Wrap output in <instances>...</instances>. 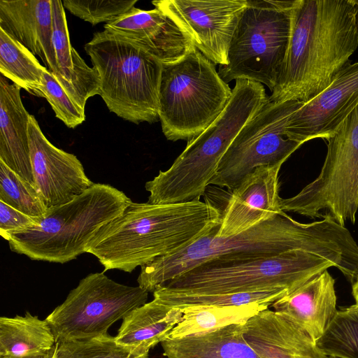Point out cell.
Returning a JSON list of instances; mask_svg holds the SVG:
<instances>
[{"label": "cell", "mask_w": 358, "mask_h": 358, "mask_svg": "<svg viewBox=\"0 0 358 358\" xmlns=\"http://www.w3.org/2000/svg\"><path fill=\"white\" fill-rule=\"evenodd\" d=\"M331 262L294 250L243 259H213L158 286L176 293L212 294L281 289L288 294L329 268Z\"/></svg>", "instance_id": "cell-7"}, {"label": "cell", "mask_w": 358, "mask_h": 358, "mask_svg": "<svg viewBox=\"0 0 358 358\" xmlns=\"http://www.w3.org/2000/svg\"><path fill=\"white\" fill-rule=\"evenodd\" d=\"M345 308L350 311H358V303H355Z\"/></svg>", "instance_id": "cell-39"}, {"label": "cell", "mask_w": 358, "mask_h": 358, "mask_svg": "<svg viewBox=\"0 0 358 358\" xmlns=\"http://www.w3.org/2000/svg\"><path fill=\"white\" fill-rule=\"evenodd\" d=\"M152 3L184 29L194 47L214 64H228L230 43L248 0H156Z\"/></svg>", "instance_id": "cell-13"}, {"label": "cell", "mask_w": 358, "mask_h": 358, "mask_svg": "<svg viewBox=\"0 0 358 358\" xmlns=\"http://www.w3.org/2000/svg\"><path fill=\"white\" fill-rule=\"evenodd\" d=\"M161 345L167 358H261L244 338L243 324L180 338H166Z\"/></svg>", "instance_id": "cell-23"}, {"label": "cell", "mask_w": 358, "mask_h": 358, "mask_svg": "<svg viewBox=\"0 0 358 358\" xmlns=\"http://www.w3.org/2000/svg\"><path fill=\"white\" fill-rule=\"evenodd\" d=\"M316 345L325 355L358 358V311L337 310Z\"/></svg>", "instance_id": "cell-28"}, {"label": "cell", "mask_w": 358, "mask_h": 358, "mask_svg": "<svg viewBox=\"0 0 358 358\" xmlns=\"http://www.w3.org/2000/svg\"><path fill=\"white\" fill-rule=\"evenodd\" d=\"M103 28L136 43L163 64L178 62L196 48L187 33L156 8L133 7Z\"/></svg>", "instance_id": "cell-17"}, {"label": "cell", "mask_w": 358, "mask_h": 358, "mask_svg": "<svg viewBox=\"0 0 358 358\" xmlns=\"http://www.w3.org/2000/svg\"><path fill=\"white\" fill-rule=\"evenodd\" d=\"M41 217H31L0 201V234L7 241L15 232L33 228Z\"/></svg>", "instance_id": "cell-34"}, {"label": "cell", "mask_w": 358, "mask_h": 358, "mask_svg": "<svg viewBox=\"0 0 358 358\" xmlns=\"http://www.w3.org/2000/svg\"><path fill=\"white\" fill-rule=\"evenodd\" d=\"M0 28L38 57L66 89L52 45V0H0Z\"/></svg>", "instance_id": "cell-18"}, {"label": "cell", "mask_w": 358, "mask_h": 358, "mask_svg": "<svg viewBox=\"0 0 358 358\" xmlns=\"http://www.w3.org/2000/svg\"><path fill=\"white\" fill-rule=\"evenodd\" d=\"M318 176L296 195L282 199L284 212L331 217L345 226L358 210V105L329 138Z\"/></svg>", "instance_id": "cell-10"}, {"label": "cell", "mask_w": 358, "mask_h": 358, "mask_svg": "<svg viewBox=\"0 0 358 358\" xmlns=\"http://www.w3.org/2000/svg\"><path fill=\"white\" fill-rule=\"evenodd\" d=\"M182 315L181 309L169 307L153 298L123 318L115 341L133 357H148L150 349L168 338Z\"/></svg>", "instance_id": "cell-22"}, {"label": "cell", "mask_w": 358, "mask_h": 358, "mask_svg": "<svg viewBox=\"0 0 358 358\" xmlns=\"http://www.w3.org/2000/svg\"><path fill=\"white\" fill-rule=\"evenodd\" d=\"M336 301L335 280L326 270L271 306L300 326L316 343L338 310Z\"/></svg>", "instance_id": "cell-20"}, {"label": "cell", "mask_w": 358, "mask_h": 358, "mask_svg": "<svg viewBox=\"0 0 358 358\" xmlns=\"http://www.w3.org/2000/svg\"><path fill=\"white\" fill-rule=\"evenodd\" d=\"M215 227L188 245L141 267L138 286L153 292L178 275L213 259H243L301 250L321 257L348 274L358 260V244L331 217L301 223L285 212L241 233L216 236Z\"/></svg>", "instance_id": "cell-1"}, {"label": "cell", "mask_w": 358, "mask_h": 358, "mask_svg": "<svg viewBox=\"0 0 358 358\" xmlns=\"http://www.w3.org/2000/svg\"><path fill=\"white\" fill-rule=\"evenodd\" d=\"M358 105V62L345 66L331 85L296 110L286 132L301 144L316 138L327 141Z\"/></svg>", "instance_id": "cell-15"}, {"label": "cell", "mask_w": 358, "mask_h": 358, "mask_svg": "<svg viewBox=\"0 0 358 358\" xmlns=\"http://www.w3.org/2000/svg\"><path fill=\"white\" fill-rule=\"evenodd\" d=\"M152 293L153 298L164 305L180 309L201 306H241L251 303H262L270 306L288 294L287 291L281 289L233 294H183L169 292L161 287H157Z\"/></svg>", "instance_id": "cell-27"}, {"label": "cell", "mask_w": 358, "mask_h": 358, "mask_svg": "<svg viewBox=\"0 0 358 358\" xmlns=\"http://www.w3.org/2000/svg\"><path fill=\"white\" fill-rule=\"evenodd\" d=\"M324 358H343V357L334 356V355H324Z\"/></svg>", "instance_id": "cell-40"}, {"label": "cell", "mask_w": 358, "mask_h": 358, "mask_svg": "<svg viewBox=\"0 0 358 358\" xmlns=\"http://www.w3.org/2000/svg\"><path fill=\"white\" fill-rule=\"evenodd\" d=\"M269 306L251 303L241 306H201L181 309V321L173 329L168 338H180L215 331L229 325L245 324L250 317Z\"/></svg>", "instance_id": "cell-25"}, {"label": "cell", "mask_w": 358, "mask_h": 358, "mask_svg": "<svg viewBox=\"0 0 358 358\" xmlns=\"http://www.w3.org/2000/svg\"><path fill=\"white\" fill-rule=\"evenodd\" d=\"M48 70L36 56L0 28V73L30 94L43 97V73Z\"/></svg>", "instance_id": "cell-26"}, {"label": "cell", "mask_w": 358, "mask_h": 358, "mask_svg": "<svg viewBox=\"0 0 358 358\" xmlns=\"http://www.w3.org/2000/svg\"><path fill=\"white\" fill-rule=\"evenodd\" d=\"M58 347L59 343L57 342L49 352H48L43 357L41 358H58Z\"/></svg>", "instance_id": "cell-36"}, {"label": "cell", "mask_w": 358, "mask_h": 358, "mask_svg": "<svg viewBox=\"0 0 358 358\" xmlns=\"http://www.w3.org/2000/svg\"><path fill=\"white\" fill-rule=\"evenodd\" d=\"M352 294L355 299V303H358V273L352 283Z\"/></svg>", "instance_id": "cell-35"}, {"label": "cell", "mask_w": 358, "mask_h": 358, "mask_svg": "<svg viewBox=\"0 0 358 358\" xmlns=\"http://www.w3.org/2000/svg\"><path fill=\"white\" fill-rule=\"evenodd\" d=\"M351 0H297L272 102L306 103L327 88L358 47Z\"/></svg>", "instance_id": "cell-2"}, {"label": "cell", "mask_w": 358, "mask_h": 358, "mask_svg": "<svg viewBox=\"0 0 358 358\" xmlns=\"http://www.w3.org/2000/svg\"><path fill=\"white\" fill-rule=\"evenodd\" d=\"M41 91L55 117L70 129L85 120V109L76 104L57 80L55 75L46 70L43 74Z\"/></svg>", "instance_id": "cell-32"}, {"label": "cell", "mask_w": 358, "mask_h": 358, "mask_svg": "<svg viewBox=\"0 0 358 358\" xmlns=\"http://www.w3.org/2000/svg\"><path fill=\"white\" fill-rule=\"evenodd\" d=\"M137 1V0H64L62 3L64 8H66L71 14L92 25H96L114 20L134 7Z\"/></svg>", "instance_id": "cell-33"}, {"label": "cell", "mask_w": 358, "mask_h": 358, "mask_svg": "<svg viewBox=\"0 0 358 358\" xmlns=\"http://www.w3.org/2000/svg\"><path fill=\"white\" fill-rule=\"evenodd\" d=\"M305 358H324V355L318 349L314 354Z\"/></svg>", "instance_id": "cell-37"}, {"label": "cell", "mask_w": 358, "mask_h": 358, "mask_svg": "<svg viewBox=\"0 0 358 358\" xmlns=\"http://www.w3.org/2000/svg\"><path fill=\"white\" fill-rule=\"evenodd\" d=\"M0 201L31 217H42L48 209L35 186L1 160Z\"/></svg>", "instance_id": "cell-29"}, {"label": "cell", "mask_w": 358, "mask_h": 358, "mask_svg": "<svg viewBox=\"0 0 358 358\" xmlns=\"http://www.w3.org/2000/svg\"><path fill=\"white\" fill-rule=\"evenodd\" d=\"M268 100L262 84L236 80L231 99L217 119L187 141L167 170L159 171L146 182L145 187L150 193L148 202L167 204L200 199L231 143Z\"/></svg>", "instance_id": "cell-4"}, {"label": "cell", "mask_w": 358, "mask_h": 358, "mask_svg": "<svg viewBox=\"0 0 358 358\" xmlns=\"http://www.w3.org/2000/svg\"><path fill=\"white\" fill-rule=\"evenodd\" d=\"M352 3L354 4L356 10V24L358 29V0H351Z\"/></svg>", "instance_id": "cell-38"}, {"label": "cell", "mask_w": 358, "mask_h": 358, "mask_svg": "<svg viewBox=\"0 0 358 358\" xmlns=\"http://www.w3.org/2000/svg\"><path fill=\"white\" fill-rule=\"evenodd\" d=\"M57 355L58 358H135L108 334L93 338L59 343Z\"/></svg>", "instance_id": "cell-31"}, {"label": "cell", "mask_w": 358, "mask_h": 358, "mask_svg": "<svg viewBox=\"0 0 358 358\" xmlns=\"http://www.w3.org/2000/svg\"><path fill=\"white\" fill-rule=\"evenodd\" d=\"M281 166L258 167L231 190L216 236L241 233L284 212L279 195Z\"/></svg>", "instance_id": "cell-16"}, {"label": "cell", "mask_w": 358, "mask_h": 358, "mask_svg": "<svg viewBox=\"0 0 358 358\" xmlns=\"http://www.w3.org/2000/svg\"><path fill=\"white\" fill-rule=\"evenodd\" d=\"M232 94L215 64L196 48L178 62L163 64L159 119L165 137L190 141L221 114Z\"/></svg>", "instance_id": "cell-8"}, {"label": "cell", "mask_w": 358, "mask_h": 358, "mask_svg": "<svg viewBox=\"0 0 358 358\" xmlns=\"http://www.w3.org/2000/svg\"><path fill=\"white\" fill-rule=\"evenodd\" d=\"M303 103L268 99L231 143L210 185L232 190L255 169L282 165L302 145L289 137L286 126Z\"/></svg>", "instance_id": "cell-12"}, {"label": "cell", "mask_w": 358, "mask_h": 358, "mask_svg": "<svg viewBox=\"0 0 358 358\" xmlns=\"http://www.w3.org/2000/svg\"><path fill=\"white\" fill-rule=\"evenodd\" d=\"M221 219L216 206L200 199L167 204L131 201L99 231L87 252L98 259L103 272L131 273L188 245L220 225Z\"/></svg>", "instance_id": "cell-3"}, {"label": "cell", "mask_w": 358, "mask_h": 358, "mask_svg": "<svg viewBox=\"0 0 358 358\" xmlns=\"http://www.w3.org/2000/svg\"><path fill=\"white\" fill-rule=\"evenodd\" d=\"M108 110L138 124L158 121L163 64L131 41L103 30L84 46Z\"/></svg>", "instance_id": "cell-6"}, {"label": "cell", "mask_w": 358, "mask_h": 358, "mask_svg": "<svg viewBox=\"0 0 358 358\" xmlns=\"http://www.w3.org/2000/svg\"><path fill=\"white\" fill-rule=\"evenodd\" d=\"M131 200L117 188L94 183L71 201L49 208L31 229L10 234V249L29 258L64 264L87 252L99 231Z\"/></svg>", "instance_id": "cell-5"}, {"label": "cell", "mask_w": 358, "mask_h": 358, "mask_svg": "<svg viewBox=\"0 0 358 358\" xmlns=\"http://www.w3.org/2000/svg\"><path fill=\"white\" fill-rule=\"evenodd\" d=\"M244 338L261 358H305L318 350L296 323L267 308L243 324Z\"/></svg>", "instance_id": "cell-19"}, {"label": "cell", "mask_w": 358, "mask_h": 358, "mask_svg": "<svg viewBox=\"0 0 358 358\" xmlns=\"http://www.w3.org/2000/svg\"><path fill=\"white\" fill-rule=\"evenodd\" d=\"M20 90L0 76V160L34 185L29 144L30 114L23 105Z\"/></svg>", "instance_id": "cell-21"}, {"label": "cell", "mask_w": 358, "mask_h": 358, "mask_svg": "<svg viewBox=\"0 0 358 358\" xmlns=\"http://www.w3.org/2000/svg\"><path fill=\"white\" fill-rule=\"evenodd\" d=\"M297 0H248L232 37L228 64L218 73L228 84L249 80L273 91L291 37Z\"/></svg>", "instance_id": "cell-9"}, {"label": "cell", "mask_w": 358, "mask_h": 358, "mask_svg": "<svg viewBox=\"0 0 358 358\" xmlns=\"http://www.w3.org/2000/svg\"><path fill=\"white\" fill-rule=\"evenodd\" d=\"M57 343L46 319L29 312L0 317V358H41Z\"/></svg>", "instance_id": "cell-24"}, {"label": "cell", "mask_w": 358, "mask_h": 358, "mask_svg": "<svg viewBox=\"0 0 358 358\" xmlns=\"http://www.w3.org/2000/svg\"><path fill=\"white\" fill-rule=\"evenodd\" d=\"M52 45L57 64L63 79L67 83L64 90L71 99L80 107L82 105L75 84V73L72 59L73 46L71 45L67 21L62 1L52 0Z\"/></svg>", "instance_id": "cell-30"}, {"label": "cell", "mask_w": 358, "mask_h": 358, "mask_svg": "<svg viewBox=\"0 0 358 358\" xmlns=\"http://www.w3.org/2000/svg\"><path fill=\"white\" fill-rule=\"evenodd\" d=\"M148 292L117 282L104 272L91 273L71 290L46 317L58 343L81 341L108 334L131 310L147 303Z\"/></svg>", "instance_id": "cell-11"}, {"label": "cell", "mask_w": 358, "mask_h": 358, "mask_svg": "<svg viewBox=\"0 0 358 358\" xmlns=\"http://www.w3.org/2000/svg\"><path fill=\"white\" fill-rule=\"evenodd\" d=\"M29 144L34 184L48 208L71 201L94 184L77 157L52 145L32 115Z\"/></svg>", "instance_id": "cell-14"}]
</instances>
